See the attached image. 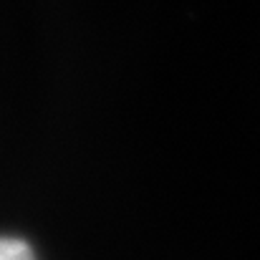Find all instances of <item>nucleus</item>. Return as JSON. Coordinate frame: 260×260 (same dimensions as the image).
Listing matches in <instances>:
<instances>
[{
	"label": "nucleus",
	"instance_id": "nucleus-1",
	"mask_svg": "<svg viewBox=\"0 0 260 260\" xmlns=\"http://www.w3.org/2000/svg\"><path fill=\"white\" fill-rule=\"evenodd\" d=\"M0 260H36V255L25 240L0 238Z\"/></svg>",
	"mask_w": 260,
	"mask_h": 260
}]
</instances>
